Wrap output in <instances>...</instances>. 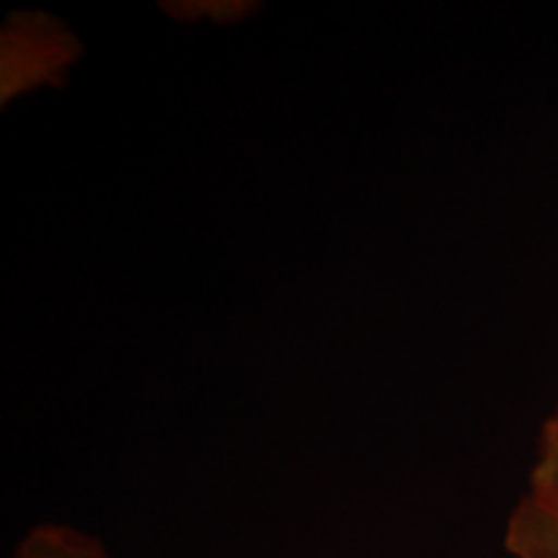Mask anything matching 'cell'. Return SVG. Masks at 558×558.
Here are the masks:
<instances>
[{
    "label": "cell",
    "mask_w": 558,
    "mask_h": 558,
    "mask_svg": "<svg viewBox=\"0 0 558 558\" xmlns=\"http://www.w3.org/2000/svg\"><path fill=\"white\" fill-rule=\"evenodd\" d=\"M530 481L558 484V403L541 427L538 452H535V465L533 473H530Z\"/></svg>",
    "instance_id": "277c9868"
},
{
    "label": "cell",
    "mask_w": 558,
    "mask_h": 558,
    "mask_svg": "<svg viewBox=\"0 0 558 558\" xmlns=\"http://www.w3.org/2000/svg\"><path fill=\"white\" fill-rule=\"evenodd\" d=\"M3 39L34 52L3 50V101L16 99L29 86L60 83L81 54V45L73 34L41 13L11 16L3 29Z\"/></svg>",
    "instance_id": "6da1fadb"
},
{
    "label": "cell",
    "mask_w": 558,
    "mask_h": 558,
    "mask_svg": "<svg viewBox=\"0 0 558 558\" xmlns=\"http://www.w3.org/2000/svg\"><path fill=\"white\" fill-rule=\"evenodd\" d=\"M13 558H109L99 538L70 525H37L19 541Z\"/></svg>",
    "instance_id": "3957f363"
},
{
    "label": "cell",
    "mask_w": 558,
    "mask_h": 558,
    "mask_svg": "<svg viewBox=\"0 0 558 558\" xmlns=\"http://www.w3.org/2000/svg\"><path fill=\"white\" fill-rule=\"evenodd\" d=\"M505 548L512 558H558V484L530 481L507 520Z\"/></svg>",
    "instance_id": "7a4b0ae2"
}]
</instances>
